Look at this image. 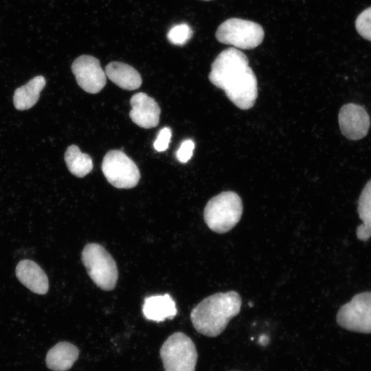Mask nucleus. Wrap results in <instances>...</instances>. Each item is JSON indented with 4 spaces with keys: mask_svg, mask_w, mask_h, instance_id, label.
<instances>
[{
    "mask_svg": "<svg viewBox=\"0 0 371 371\" xmlns=\"http://www.w3.org/2000/svg\"><path fill=\"white\" fill-rule=\"evenodd\" d=\"M102 170L108 182L117 188H133L140 179L135 163L118 150H110L105 155Z\"/></svg>",
    "mask_w": 371,
    "mask_h": 371,
    "instance_id": "7",
    "label": "nucleus"
},
{
    "mask_svg": "<svg viewBox=\"0 0 371 371\" xmlns=\"http://www.w3.org/2000/svg\"><path fill=\"white\" fill-rule=\"evenodd\" d=\"M172 132L168 127H164L159 131L153 146L156 150L162 152L168 148Z\"/></svg>",
    "mask_w": 371,
    "mask_h": 371,
    "instance_id": "21",
    "label": "nucleus"
},
{
    "mask_svg": "<svg viewBox=\"0 0 371 371\" xmlns=\"http://www.w3.org/2000/svg\"><path fill=\"white\" fill-rule=\"evenodd\" d=\"M45 83V79L43 76H37L25 85L17 88L13 96L14 107L20 111L32 107L37 102Z\"/></svg>",
    "mask_w": 371,
    "mask_h": 371,
    "instance_id": "16",
    "label": "nucleus"
},
{
    "mask_svg": "<svg viewBox=\"0 0 371 371\" xmlns=\"http://www.w3.org/2000/svg\"><path fill=\"white\" fill-rule=\"evenodd\" d=\"M65 161L69 172L78 177H84L93 169L91 157L82 153L76 145H71L67 148Z\"/></svg>",
    "mask_w": 371,
    "mask_h": 371,
    "instance_id": "18",
    "label": "nucleus"
},
{
    "mask_svg": "<svg viewBox=\"0 0 371 371\" xmlns=\"http://www.w3.org/2000/svg\"><path fill=\"white\" fill-rule=\"evenodd\" d=\"M71 71L78 85L86 92L97 93L105 86L106 76L99 60L89 55H82L75 59Z\"/></svg>",
    "mask_w": 371,
    "mask_h": 371,
    "instance_id": "9",
    "label": "nucleus"
},
{
    "mask_svg": "<svg viewBox=\"0 0 371 371\" xmlns=\"http://www.w3.org/2000/svg\"><path fill=\"white\" fill-rule=\"evenodd\" d=\"M132 121L144 128L155 127L159 121L160 108L157 102L145 93L134 94L130 100Z\"/></svg>",
    "mask_w": 371,
    "mask_h": 371,
    "instance_id": "11",
    "label": "nucleus"
},
{
    "mask_svg": "<svg viewBox=\"0 0 371 371\" xmlns=\"http://www.w3.org/2000/svg\"><path fill=\"white\" fill-rule=\"evenodd\" d=\"M337 322L350 331L371 333V291L357 294L341 306Z\"/></svg>",
    "mask_w": 371,
    "mask_h": 371,
    "instance_id": "8",
    "label": "nucleus"
},
{
    "mask_svg": "<svg viewBox=\"0 0 371 371\" xmlns=\"http://www.w3.org/2000/svg\"><path fill=\"white\" fill-rule=\"evenodd\" d=\"M355 26L362 37L371 41V7L364 10L357 16Z\"/></svg>",
    "mask_w": 371,
    "mask_h": 371,
    "instance_id": "20",
    "label": "nucleus"
},
{
    "mask_svg": "<svg viewBox=\"0 0 371 371\" xmlns=\"http://www.w3.org/2000/svg\"><path fill=\"white\" fill-rule=\"evenodd\" d=\"M106 76L116 85L126 90H135L142 85L139 73L129 65L113 61L105 67Z\"/></svg>",
    "mask_w": 371,
    "mask_h": 371,
    "instance_id": "15",
    "label": "nucleus"
},
{
    "mask_svg": "<svg viewBox=\"0 0 371 371\" xmlns=\"http://www.w3.org/2000/svg\"><path fill=\"white\" fill-rule=\"evenodd\" d=\"M269 342V338L264 335V336H261L260 339H259V343L261 344V345H266L267 344V343Z\"/></svg>",
    "mask_w": 371,
    "mask_h": 371,
    "instance_id": "23",
    "label": "nucleus"
},
{
    "mask_svg": "<svg viewBox=\"0 0 371 371\" xmlns=\"http://www.w3.org/2000/svg\"><path fill=\"white\" fill-rule=\"evenodd\" d=\"M192 30L186 23H181L172 27L167 34L168 40L176 45H183L192 37Z\"/></svg>",
    "mask_w": 371,
    "mask_h": 371,
    "instance_id": "19",
    "label": "nucleus"
},
{
    "mask_svg": "<svg viewBox=\"0 0 371 371\" xmlns=\"http://www.w3.org/2000/svg\"><path fill=\"white\" fill-rule=\"evenodd\" d=\"M194 143L191 139L182 142L176 153L177 159L181 163L188 162L192 156Z\"/></svg>",
    "mask_w": 371,
    "mask_h": 371,
    "instance_id": "22",
    "label": "nucleus"
},
{
    "mask_svg": "<svg viewBox=\"0 0 371 371\" xmlns=\"http://www.w3.org/2000/svg\"><path fill=\"white\" fill-rule=\"evenodd\" d=\"M177 311L175 302L169 294L147 297L142 307L144 316L157 322L173 318Z\"/></svg>",
    "mask_w": 371,
    "mask_h": 371,
    "instance_id": "13",
    "label": "nucleus"
},
{
    "mask_svg": "<svg viewBox=\"0 0 371 371\" xmlns=\"http://www.w3.org/2000/svg\"><path fill=\"white\" fill-rule=\"evenodd\" d=\"M209 80L240 109L251 108L258 96L256 76L246 55L236 47L222 51L211 65Z\"/></svg>",
    "mask_w": 371,
    "mask_h": 371,
    "instance_id": "1",
    "label": "nucleus"
},
{
    "mask_svg": "<svg viewBox=\"0 0 371 371\" xmlns=\"http://www.w3.org/2000/svg\"><path fill=\"white\" fill-rule=\"evenodd\" d=\"M164 371H194L197 352L192 340L177 332L170 335L160 348Z\"/></svg>",
    "mask_w": 371,
    "mask_h": 371,
    "instance_id": "5",
    "label": "nucleus"
},
{
    "mask_svg": "<svg viewBox=\"0 0 371 371\" xmlns=\"http://www.w3.org/2000/svg\"><path fill=\"white\" fill-rule=\"evenodd\" d=\"M357 212L362 224L357 228V236L359 240L366 241L371 238V179L359 196Z\"/></svg>",
    "mask_w": 371,
    "mask_h": 371,
    "instance_id": "17",
    "label": "nucleus"
},
{
    "mask_svg": "<svg viewBox=\"0 0 371 371\" xmlns=\"http://www.w3.org/2000/svg\"><path fill=\"white\" fill-rule=\"evenodd\" d=\"M82 260L89 277L98 287L105 291L115 288L118 278L117 265L102 246L87 244L82 250Z\"/></svg>",
    "mask_w": 371,
    "mask_h": 371,
    "instance_id": "4",
    "label": "nucleus"
},
{
    "mask_svg": "<svg viewBox=\"0 0 371 371\" xmlns=\"http://www.w3.org/2000/svg\"><path fill=\"white\" fill-rule=\"evenodd\" d=\"M242 214L243 203L239 195L232 191H225L208 201L204 209L203 218L211 230L223 234L238 223Z\"/></svg>",
    "mask_w": 371,
    "mask_h": 371,
    "instance_id": "3",
    "label": "nucleus"
},
{
    "mask_svg": "<svg viewBox=\"0 0 371 371\" xmlns=\"http://www.w3.org/2000/svg\"><path fill=\"white\" fill-rule=\"evenodd\" d=\"M240 295L230 291L217 293L203 299L191 311L190 319L196 330L207 337L219 335L241 308Z\"/></svg>",
    "mask_w": 371,
    "mask_h": 371,
    "instance_id": "2",
    "label": "nucleus"
},
{
    "mask_svg": "<svg viewBox=\"0 0 371 371\" xmlns=\"http://www.w3.org/2000/svg\"><path fill=\"white\" fill-rule=\"evenodd\" d=\"M338 119L341 132L348 139H360L368 132L370 117L365 109L359 104L349 103L344 105L339 111Z\"/></svg>",
    "mask_w": 371,
    "mask_h": 371,
    "instance_id": "10",
    "label": "nucleus"
},
{
    "mask_svg": "<svg viewBox=\"0 0 371 371\" xmlns=\"http://www.w3.org/2000/svg\"><path fill=\"white\" fill-rule=\"evenodd\" d=\"M206 1H207V0H206Z\"/></svg>",
    "mask_w": 371,
    "mask_h": 371,
    "instance_id": "24",
    "label": "nucleus"
},
{
    "mask_svg": "<svg viewBox=\"0 0 371 371\" xmlns=\"http://www.w3.org/2000/svg\"><path fill=\"white\" fill-rule=\"evenodd\" d=\"M264 36L261 25L251 21L237 18L225 21L216 32V38L220 43L244 49L258 46L263 41Z\"/></svg>",
    "mask_w": 371,
    "mask_h": 371,
    "instance_id": "6",
    "label": "nucleus"
},
{
    "mask_svg": "<svg viewBox=\"0 0 371 371\" xmlns=\"http://www.w3.org/2000/svg\"><path fill=\"white\" fill-rule=\"evenodd\" d=\"M79 355L78 348L67 341H60L54 346L45 358L48 368L54 371H67L70 369Z\"/></svg>",
    "mask_w": 371,
    "mask_h": 371,
    "instance_id": "14",
    "label": "nucleus"
},
{
    "mask_svg": "<svg viewBox=\"0 0 371 371\" xmlns=\"http://www.w3.org/2000/svg\"><path fill=\"white\" fill-rule=\"evenodd\" d=\"M16 276L19 280L33 293L44 295L48 291V278L35 262L23 260L16 267Z\"/></svg>",
    "mask_w": 371,
    "mask_h": 371,
    "instance_id": "12",
    "label": "nucleus"
}]
</instances>
